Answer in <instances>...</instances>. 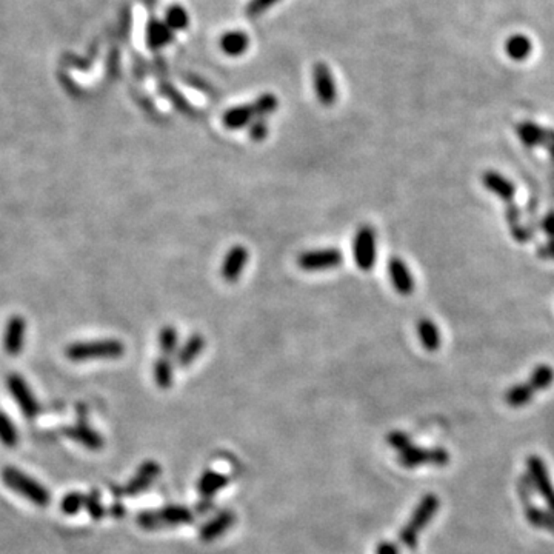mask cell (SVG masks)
Instances as JSON below:
<instances>
[{
    "instance_id": "7c38bea8",
    "label": "cell",
    "mask_w": 554,
    "mask_h": 554,
    "mask_svg": "<svg viewBox=\"0 0 554 554\" xmlns=\"http://www.w3.org/2000/svg\"><path fill=\"white\" fill-rule=\"evenodd\" d=\"M388 276L393 288L402 296H410L415 292V277L408 265L400 258L393 256L388 260Z\"/></svg>"
},
{
    "instance_id": "b9f144b4",
    "label": "cell",
    "mask_w": 554,
    "mask_h": 554,
    "mask_svg": "<svg viewBox=\"0 0 554 554\" xmlns=\"http://www.w3.org/2000/svg\"><path fill=\"white\" fill-rule=\"evenodd\" d=\"M539 256L545 259H553L554 260V241H550L548 243H545L543 246L539 248Z\"/></svg>"
},
{
    "instance_id": "e0dca14e",
    "label": "cell",
    "mask_w": 554,
    "mask_h": 554,
    "mask_svg": "<svg viewBox=\"0 0 554 554\" xmlns=\"http://www.w3.org/2000/svg\"><path fill=\"white\" fill-rule=\"evenodd\" d=\"M547 133H548L547 128H543L538 125V123L530 120H524L521 123H517L516 127V134L519 140L529 148L543 146L545 140H547Z\"/></svg>"
},
{
    "instance_id": "d6986e66",
    "label": "cell",
    "mask_w": 554,
    "mask_h": 554,
    "mask_svg": "<svg viewBox=\"0 0 554 554\" xmlns=\"http://www.w3.org/2000/svg\"><path fill=\"white\" fill-rule=\"evenodd\" d=\"M204 348H205V337L202 336L200 333L192 334V336H190L188 340L185 342V345L179 348L178 354L174 357L175 362H178L179 367H188L202 354Z\"/></svg>"
},
{
    "instance_id": "7402d4cb",
    "label": "cell",
    "mask_w": 554,
    "mask_h": 554,
    "mask_svg": "<svg viewBox=\"0 0 554 554\" xmlns=\"http://www.w3.org/2000/svg\"><path fill=\"white\" fill-rule=\"evenodd\" d=\"M531 51L533 43L529 37L524 36V34H513V36L505 42L507 56L516 62L525 60L531 54Z\"/></svg>"
},
{
    "instance_id": "52a82bcc",
    "label": "cell",
    "mask_w": 554,
    "mask_h": 554,
    "mask_svg": "<svg viewBox=\"0 0 554 554\" xmlns=\"http://www.w3.org/2000/svg\"><path fill=\"white\" fill-rule=\"evenodd\" d=\"M399 462L407 468L420 467V465H446L450 462V454L444 448H433V450H427V448H420L410 445L407 450L399 453Z\"/></svg>"
},
{
    "instance_id": "1f68e13d",
    "label": "cell",
    "mask_w": 554,
    "mask_h": 554,
    "mask_svg": "<svg viewBox=\"0 0 554 554\" xmlns=\"http://www.w3.org/2000/svg\"><path fill=\"white\" fill-rule=\"evenodd\" d=\"M277 107L279 102L275 94H262L256 99V102L253 103L254 114H256V117L260 119H267L268 116H271V114L277 110Z\"/></svg>"
},
{
    "instance_id": "4dcf8cb0",
    "label": "cell",
    "mask_w": 554,
    "mask_h": 554,
    "mask_svg": "<svg viewBox=\"0 0 554 554\" xmlns=\"http://www.w3.org/2000/svg\"><path fill=\"white\" fill-rule=\"evenodd\" d=\"M165 23L170 26L173 31H183L188 28L190 17L185 8L180 5H171L165 13Z\"/></svg>"
},
{
    "instance_id": "6da1fadb",
    "label": "cell",
    "mask_w": 554,
    "mask_h": 554,
    "mask_svg": "<svg viewBox=\"0 0 554 554\" xmlns=\"http://www.w3.org/2000/svg\"><path fill=\"white\" fill-rule=\"evenodd\" d=\"M125 345L117 339H99L76 342L68 345L65 356L73 362H86V360H112L125 354Z\"/></svg>"
},
{
    "instance_id": "cb8c5ba5",
    "label": "cell",
    "mask_w": 554,
    "mask_h": 554,
    "mask_svg": "<svg viewBox=\"0 0 554 554\" xmlns=\"http://www.w3.org/2000/svg\"><path fill=\"white\" fill-rule=\"evenodd\" d=\"M153 374H154L156 385L159 386V388H163V390L170 388V386L173 385V381H174L173 359L166 357V356H161L159 359L156 360Z\"/></svg>"
},
{
    "instance_id": "836d02e7",
    "label": "cell",
    "mask_w": 554,
    "mask_h": 554,
    "mask_svg": "<svg viewBox=\"0 0 554 554\" xmlns=\"http://www.w3.org/2000/svg\"><path fill=\"white\" fill-rule=\"evenodd\" d=\"M157 473H159V468H157V465H154V463L145 465V467L140 470L137 479H134V482L131 483V487H129L131 495H134V492L146 488L149 483H151V480L157 476Z\"/></svg>"
},
{
    "instance_id": "30bf717a",
    "label": "cell",
    "mask_w": 554,
    "mask_h": 554,
    "mask_svg": "<svg viewBox=\"0 0 554 554\" xmlns=\"http://www.w3.org/2000/svg\"><path fill=\"white\" fill-rule=\"evenodd\" d=\"M191 521H192L191 513L187 508H182V507H168L159 513H142L139 516V524L148 530L157 529V526H162L166 524L168 525L183 524V522L188 524Z\"/></svg>"
},
{
    "instance_id": "9c48e42d",
    "label": "cell",
    "mask_w": 554,
    "mask_h": 554,
    "mask_svg": "<svg viewBox=\"0 0 554 554\" xmlns=\"http://www.w3.org/2000/svg\"><path fill=\"white\" fill-rule=\"evenodd\" d=\"M313 83L314 91L318 96V100L323 105V107H331L336 103L337 99V86L336 81H334L331 69L319 62L313 68Z\"/></svg>"
},
{
    "instance_id": "484cf974",
    "label": "cell",
    "mask_w": 554,
    "mask_h": 554,
    "mask_svg": "<svg viewBox=\"0 0 554 554\" xmlns=\"http://www.w3.org/2000/svg\"><path fill=\"white\" fill-rule=\"evenodd\" d=\"M157 342H159V348L162 351V356L171 357L178 354L179 351V334L178 330L171 325H166L161 331H159V337H157Z\"/></svg>"
},
{
    "instance_id": "d6a6232c",
    "label": "cell",
    "mask_w": 554,
    "mask_h": 554,
    "mask_svg": "<svg viewBox=\"0 0 554 554\" xmlns=\"http://www.w3.org/2000/svg\"><path fill=\"white\" fill-rule=\"evenodd\" d=\"M225 485H226L225 476H221V474H216V473H207L199 483V490L205 497H209L213 496L219 488H222Z\"/></svg>"
},
{
    "instance_id": "8fae6325",
    "label": "cell",
    "mask_w": 554,
    "mask_h": 554,
    "mask_svg": "<svg viewBox=\"0 0 554 554\" xmlns=\"http://www.w3.org/2000/svg\"><path fill=\"white\" fill-rule=\"evenodd\" d=\"M248 250H246L243 245H234L233 248L226 253L221 268V276L225 282L233 284L236 280H239L243 268L246 267V263H248Z\"/></svg>"
},
{
    "instance_id": "ab89813d",
    "label": "cell",
    "mask_w": 554,
    "mask_h": 554,
    "mask_svg": "<svg viewBox=\"0 0 554 554\" xmlns=\"http://www.w3.org/2000/svg\"><path fill=\"white\" fill-rule=\"evenodd\" d=\"M542 230L550 237V241H554V208H551L542 219Z\"/></svg>"
},
{
    "instance_id": "44dd1931",
    "label": "cell",
    "mask_w": 554,
    "mask_h": 554,
    "mask_svg": "<svg viewBox=\"0 0 554 554\" xmlns=\"http://www.w3.org/2000/svg\"><path fill=\"white\" fill-rule=\"evenodd\" d=\"M417 330V336L422 342V347H424L427 351H437L441 348V333H439L437 325L431 321V319H420L416 325Z\"/></svg>"
},
{
    "instance_id": "9a60e30c",
    "label": "cell",
    "mask_w": 554,
    "mask_h": 554,
    "mask_svg": "<svg viewBox=\"0 0 554 554\" xmlns=\"http://www.w3.org/2000/svg\"><path fill=\"white\" fill-rule=\"evenodd\" d=\"M174 40V31L165 21L149 19L146 23V45L151 50H162Z\"/></svg>"
},
{
    "instance_id": "5bb4252c",
    "label": "cell",
    "mask_w": 554,
    "mask_h": 554,
    "mask_svg": "<svg viewBox=\"0 0 554 554\" xmlns=\"http://www.w3.org/2000/svg\"><path fill=\"white\" fill-rule=\"evenodd\" d=\"M26 337V321L22 316H13L6 323L5 336H4V347L8 354L16 356L19 354Z\"/></svg>"
},
{
    "instance_id": "d590c367",
    "label": "cell",
    "mask_w": 554,
    "mask_h": 554,
    "mask_svg": "<svg viewBox=\"0 0 554 554\" xmlns=\"http://www.w3.org/2000/svg\"><path fill=\"white\" fill-rule=\"evenodd\" d=\"M248 128H250V137L251 140H254V142H262V140H265L268 136V125L265 119L256 117L250 123Z\"/></svg>"
},
{
    "instance_id": "4316f807",
    "label": "cell",
    "mask_w": 554,
    "mask_h": 554,
    "mask_svg": "<svg viewBox=\"0 0 554 554\" xmlns=\"http://www.w3.org/2000/svg\"><path fill=\"white\" fill-rule=\"evenodd\" d=\"M526 382L533 386L534 391L547 390L554 382V369L547 364H541L533 369V373Z\"/></svg>"
},
{
    "instance_id": "2e32d148",
    "label": "cell",
    "mask_w": 554,
    "mask_h": 554,
    "mask_svg": "<svg viewBox=\"0 0 554 554\" xmlns=\"http://www.w3.org/2000/svg\"><path fill=\"white\" fill-rule=\"evenodd\" d=\"M64 434L71 439V441L86 446L88 450H100L103 445L100 434L96 433L91 427H88L85 422H79L77 425L64 428Z\"/></svg>"
},
{
    "instance_id": "60d3db41",
    "label": "cell",
    "mask_w": 554,
    "mask_h": 554,
    "mask_svg": "<svg viewBox=\"0 0 554 554\" xmlns=\"http://www.w3.org/2000/svg\"><path fill=\"white\" fill-rule=\"evenodd\" d=\"M376 554H399V548L394 542H382L377 545Z\"/></svg>"
},
{
    "instance_id": "7bdbcfd3",
    "label": "cell",
    "mask_w": 554,
    "mask_h": 554,
    "mask_svg": "<svg viewBox=\"0 0 554 554\" xmlns=\"http://www.w3.org/2000/svg\"><path fill=\"white\" fill-rule=\"evenodd\" d=\"M543 148L548 151V154H550V157H551V161H554V131H553V129H548L547 140H545Z\"/></svg>"
},
{
    "instance_id": "4fadbf2b",
    "label": "cell",
    "mask_w": 554,
    "mask_h": 554,
    "mask_svg": "<svg viewBox=\"0 0 554 554\" xmlns=\"http://www.w3.org/2000/svg\"><path fill=\"white\" fill-rule=\"evenodd\" d=\"M482 183L490 192L497 196L500 200L505 202V204H514V197H516V187L514 183L507 179L505 175H502L497 171L488 170L482 174Z\"/></svg>"
},
{
    "instance_id": "5b68a950",
    "label": "cell",
    "mask_w": 554,
    "mask_h": 554,
    "mask_svg": "<svg viewBox=\"0 0 554 554\" xmlns=\"http://www.w3.org/2000/svg\"><path fill=\"white\" fill-rule=\"evenodd\" d=\"M6 388L10 391L11 398L16 400L17 407L21 408V411L28 419L37 417L40 412V405L37 399L34 398V393L31 391L30 385L26 383V381L21 374H10L6 377Z\"/></svg>"
},
{
    "instance_id": "603a6c76",
    "label": "cell",
    "mask_w": 554,
    "mask_h": 554,
    "mask_svg": "<svg viewBox=\"0 0 554 554\" xmlns=\"http://www.w3.org/2000/svg\"><path fill=\"white\" fill-rule=\"evenodd\" d=\"M534 394L536 391L533 390V386L529 382H522L513 385L512 388L505 393V402L513 408H522L533 400Z\"/></svg>"
},
{
    "instance_id": "f35d334b",
    "label": "cell",
    "mask_w": 554,
    "mask_h": 554,
    "mask_svg": "<svg viewBox=\"0 0 554 554\" xmlns=\"http://www.w3.org/2000/svg\"><path fill=\"white\" fill-rule=\"evenodd\" d=\"M85 507L88 508V512L94 517V519H102L105 514V509L100 505V499L98 491H93L90 496H85Z\"/></svg>"
},
{
    "instance_id": "8992f818",
    "label": "cell",
    "mask_w": 554,
    "mask_h": 554,
    "mask_svg": "<svg viewBox=\"0 0 554 554\" xmlns=\"http://www.w3.org/2000/svg\"><path fill=\"white\" fill-rule=\"evenodd\" d=\"M342 262H344V256L337 248L305 251L297 258V265L308 272L337 268L342 265Z\"/></svg>"
},
{
    "instance_id": "8d00e7d4",
    "label": "cell",
    "mask_w": 554,
    "mask_h": 554,
    "mask_svg": "<svg viewBox=\"0 0 554 554\" xmlns=\"http://www.w3.org/2000/svg\"><path fill=\"white\" fill-rule=\"evenodd\" d=\"M279 0H250V4L245 8V14L248 17H258L265 13L270 6L276 5Z\"/></svg>"
},
{
    "instance_id": "74e56055",
    "label": "cell",
    "mask_w": 554,
    "mask_h": 554,
    "mask_svg": "<svg viewBox=\"0 0 554 554\" xmlns=\"http://www.w3.org/2000/svg\"><path fill=\"white\" fill-rule=\"evenodd\" d=\"M386 441H388L390 446H393L394 450H398L399 453L403 451V450H407L410 445H412L410 436L405 434V433H402V431H391V433L388 434V437H386Z\"/></svg>"
},
{
    "instance_id": "d4e9b609",
    "label": "cell",
    "mask_w": 554,
    "mask_h": 554,
    "mask_svg": "<svg viewBox=\"0 0 554 554\" xmlns=\"http://www.w3.org/2000/svg\"><path fill=\"white\" fill-rule=\"evenodd\" d=\"M505 217H507L509 231H512L513 237L517 242L524 243L530 239L531 234L526 231V228L524 226V224L521 221V209H519V207H516L514 204H509L507 213H505Z\"/></svg>"
},
{
    "instance_id": "277c9868",
    "label": "cell",
    "mask_w": 554,
    "mask_h": 554,
    "mask_svg": "<svg viewBox=\"0 0 554 554\" xmlns=\"http://www.w3.org/2000/svg\"><path fill=\"white\" fill-rule=\"evenodd\" d=\"M353 258L356 265L362 271L373 270L376 265L377 237L373 226L362 225L356 231L353 239Z\"/></svg>"
},
{
    "instance_id": "3957f363",
    "label": "cell",
    "mask_w": 554,
    "mask_h": 554,
    "mask_svg": "<svg viewBox=\"0 0 554 554\" xmlns=\"http://www.w3.org/2000/svg\"><path fill=\"white\" fill-rule=\"evenodd\" d=\"M437 509H439V497L436 495L429 492V495H425L422 497L416 509L412 512L410 521L400 530L399 539L403 547H407L410 550H415L417 547L419 534L424 531L425 526L431 522V519L434 517Z\"/></svg>"
},
{
    "instance_id": "f546056e",
    "label": "cell",
    "mask_w": 554,
    "mask_h": 554,
    "mask_svg": "<svg viewBox=\"0 0 554 554\" xmlns=\"http://www.w3.org/2000/svg\"><path fill=\"white\" fill-rule=\"evenodd\" d=\"M526 519H529V522L533 526H538V529H543L554 534V513L551 509L550 512H543V509L536 507H526Z\"/></svg>"
},
{
    "instance_id": "ac0fdd59",
    "label": "cell",
    "mask_w": 554,
    "mask_h": 554,
    "mask_svg": "<svg viewBox=\"0 0 554 554\" xmlns=\"http://www.w3.org/2000/svg\"><path fill=\"white\" fill-rule=\"evenodd\" d=\"M254 119H256V114H254L253 105H237V107L225 111L222 122L224 127L228 129H242L250 127Z\"/></svg>"
},
{
    "instance_id": "ba28073f",
    "label": "cell",
    "mask_w": 554,
    "mask_h": 554,
    "mask_svg": "<svg viewBox=\"0 0 554 554\" xmlns=\"http://www.w3.org/2000/svg\"><path fill=\"white\" fill-rule=\"evenodd\" d=\"M526 470H529V476L533 482L534 488L538 490L539 495L547 502L548 508L554 513V487L550 479V474L547 470V465L541 459L539 456H529L526 459Z\"/></svg>"
},
{
    "instance_id": "83f0119b",
    "label": "cell",
    "mask_w": 554,
    "mask_h": 554,
    "mask_svg": "<svg viewBox=\"0 0 554 554\" xmlns=\"http://www.w3.org/2000/svg\"><path fill=\"white\" fill-rule=\"evenodd\" d=\"M0 442L6 448H16L19 444V429L5 411L0 410Z\"/></svg>"
},
{
    "instance_id": "f1b7e54d",
    "label": "cell",
    "mask_w": 554,
    "mask_h": 554,
    "mask_svg": "<svg viewBox=\"0 0 554 554\" xmlns=\"http://www.w3.org/2000/svg\"><path fill=\"white\" fill-rule=\"evenodd\" d=\"M233 524V516L230 513H224L221 516H217L214 521H211L208 525L204 526V530H202V539L204 541H213L216 538H219L228 526H230Z\"/></svg>"
},
{
    "instance_id": "7a4b0ae2",
    "label": "cell",
    "mask_w": 554,
    "mask_h": 554,
    "mask_svg": "<svg viewBox=\"0 0 554 554\" xmlns=\"http://www.w3.org/2000/svg\"><path fill=\"white\" fill-rule=\"evenodd\" d=\"M0 476H2V482L8 488L17 492L19 496L28 499L34 505L43 508L51 502L50 491L39 480L28 476V474L17 467L8 465L0 473Z\"/></svg>"
},
{
    "instance_id": "ffe728a7",
    "label": "cell",
    "mask_w": 554,
    "mask_h": 554,
    "mask_svg": "<svg viewBox=\"0 0 554 554\" xmlns=\"http://www.w3.org/2000/svg\"><path fill=\"white\" fill-rule=\"evenodd\" d=\"M219 45H221V50L226 56L237 57V56H242L243 52L248 50L250 37L248 34H245L242 31H228L221 37Z\"/></svg>"
},
{
    "instance_id": "e575fe53",
    "label": "cell",
    "mask_w": 554,
    "mask_h": 554,
    "mask_svg": "<svg viewBox=\"0 0 554 554\" xmlns=\"http://www.w3.org/2000/svg\"><path fill=\"white\" fill-rule=\"evenodd\" d=\"M82 507H85V496L81 492H69L60 502V509L65 514H74Z\"/></svg>"
}]
</instances>
